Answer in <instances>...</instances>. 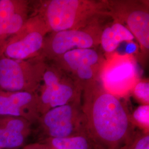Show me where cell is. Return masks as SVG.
<instances>
[{
	"label": "cell",
	"mask_w": 149,
	"mask_h": 149,
	"mask_svg": "<svg viewBox=\"0 0 149 149\" xmlns=\"http://www.w3.org/2000/svg\"><path fill=\"white\" fill-rule=\"evenodd\" d=\"M82 92L81 106L91 137L99 149H119L136 130L127 107L98 81Z\"/></svg>",
	"instance_id": "1"
},
{
	"label": "cell",
	"mask_w": 149,
	"mask_h": 149,
	"mask_svg": "<svg viewBox=\"0 0 149 149\" xmlns=\"http://www.w3.org/2000/svg\"><path fill=\"white\" fill-rule=\"evenodd\" d=\"M37 12L49 33L84 28L97 22L99 17L109 15L106 2L89 0L40 1Z\"/></svg>",
	"instance_id": "2"
},
{
	"label": "cell",
	"mask_w": 149,
	"mask_h": 149,
	"mask_svg": "<svg viewBox=\"0 0 149 149\" xmlns=\"http://www.w3.org/2000/svg\"><path fill=\"white\" fill-rule=\"evenodd\" d=\"M47 61L41 56L27 60L0 58V90L37 92L41 85Z\"/></svg>",
	"instance_id": "3"
},
{
	"label": "cell",
	"mask_w": 149,
	"mask_h": 149,
	"mask_svg": "<svg viewBox=\"0 0 149 149\" xmlns=\"http://www.w3.org/2000/svg\"><path fill=\"white\" fill-rule=\"evenodd\" d=\"M82 92V90L69 75L55 64L47 62L37 92L40 116L54 108L81 101Z\"/></svg>",
	"instance_id": "4"
},
{
	"label": "cell",
	"mask_w": 149,
	"mask_h": 149,
	"mask_svg": "<svg viewBox=\"0 0 149 149\" xmlns=\"http://www.w3.org/2000/svg\"><path fill=\"white\" fill-rule=\"evenodd\" d=\"M39 140L88 134L81 101L52 108L39 118Z\"/></svg>",
	"instance_id": "5"
},
{
	"label": "cell",
	"mask_w": 149,
	"mask_h": 149,
	"mask_svg": "<svg viewBox=\"0 0 149 149\" xmlns=\"http://www.w3.org/2000/svg\"><path fill=\"white\" fill-rule=\"evenodd\" d=\"M102 31L96 22L80 29L50 33L45 37L39 56L52 63L70 50L96 48L100 44Z\"/></svg>",
	"instance_id": "6"
},
{
	"label": "cell",
	"mask_w": 149,
	"mask_h": 149,
	"mask_svg": "<svg viewBox=\"0 0 149 149\" xmlns=\"http://www.w3.org/2000/svg\"><path fill=\"white\" fill-rule=\"evenodd\" d=\"M139 80L138 66L133 57L115 53L104 59L97 81L108 92L120 98L132 91Z\"/></svg>",
	"instance_id": "7"
},
{
	"label": "cell",
	"mask_w": 149,
	"mask_h": 149,
	"mask_svg": "<svg viewBox=\"0 0 149 149\" xmlns=\"http://www.w3.org/2000/svg\"><path fill=\"white\" fill-rule=\"evenodd\" d=\"M104 60L96 48L76 49L50 63L59 67L83 90L86 86L97 81Z\"/></svg>",
	"instance_id": "8"
},
{
	"label": "cell",
	"mask_w": 149,
	"mask_h": 149,
	"mask_svg": "<svg viewBox=\"0 0 149 149\" xmlns=\"http://www.w3.org/2000/svg\"><path fill=\"white\" fill-rule=\"evenodd\" d=\"M48 34L42 18L35 13L9 40L3 55L15 60H27L39 56Z\"/></svg>",
	"instance_id": "9"
},
{
	"label": "cell",
	"mask_w": 149,
	"mask_h": 149,
	"mask_svg": "<svg viewBox=\"0 0 149 149\" xmlns=\"http://www.w3.org/2000/svg\"><path fill=\"white\" fill-rule=\"evenodd\" d=\"M109 16L120 22L136 39L142 51L149 49V12L147 3L138 1L108 2Z\"/></svg>",
	"instance_id": "10"
},
{
	"label": "cell",
	"mask_w": 149,
	"mask_h": 149,
	"mask_svg": "<svg viewBox=\"0 0 149 149\" xmlns=\"http://www.w3.org/2000/svg\"><path fill=\"white\" fill-rule=\"evenodd\" d=\"M30 3L26 0H0V58L9 40L29 18Z\"/></svg>",
	"instance_id": "11"
},
{
	"label": "cell",
	"mask_w": 149,
	"mask_h": 149,
	"mask_svg": "<svg viewBox=\"0 0 149 149\" xmlns=\"http://www.w3.org/2000/svg\"><path fill=\"white\" fill-rule=\"evenodd\" d=\"M0 116L24 118L36 123L40 117L37 92L0 90Z\"/></svg>",
	"instance_id": "12"
},
{
	"label": "cell",
	"mask_w": 149,
	"mask_h": 149,
	"mask_svg": "<svg viewBox=\"0 0 149 149\" xmlns=\"http://www.w3.org/2000/svg\"><path fill=\"white\" fill-rule=\"evenodd\" d=\"M32 125L22 118L0 116V149L23 148L32 133Z\"/></svg>",
	"instance_id": "13"
},
{
	"label": "cell",
	"mask_w": 149,
	"mask_h": 149,
	"mask_svg": "<svg viewBox=\"0 0 149 149\" xmlns=\"http://www.w3.org/2000/svg\"><path fill=\"white\" fill-rule=\"evenodd\" d=\"M135 38L127 27L116 19L102 29L100 45L104 52L113 53L121 43L132 42Z\"/></svg>",
	"instance_id": "14"
},
{
	"label": "cell",
	"mask_w": 149,
	"mask_h": 149,
	"mask_svg": "<svg viewBox=\"0 0 149 149\" xmlns=\"http://www.w3.org/2000/svg\"><path fill=\"white\" fill-rule=\"evenodd\" d=\"M38 142L45 145L49 149H99L88 134H81L60 138H47Z\"/></svg>",
	"instance_id": "15"
},
{
	"label": "cell",
	"mask_w": 149,
	"mask_h": 149,
	"mask_svg": "<svg viewBox=\"0 0 149 149\" xmlns=\"http://www.w3.org/2000/svg\"><path fill=\"white\" fill-rule=\"evenodd\" d=\"M134 127L139 130L149 133V104H141L130 114Z\"/></svg>",
	"instance_id": "16"
},
{
	"label": "cell",
	"mask_w": 149,
	"mask_h": 149,
	"mask_svg": "<svg viewBox=\"0 0 149 149\" xmlns=\"http://www.w3.org/2000/svg\"><path fill=\"white\" fill-rule=\"evenodd\" d=\"M118 149H149V133L135 130L128 141Z\"/></svg>",
	"instance_id": "17"
},
{
	"label": "cell",
	"mask_w": 149,
	"mask_h": 149,
	"mask_svg": "<svg viewBox=\"0 0 149 149\" xmlns=\"http://www.w3.org/2000/svg\"><path fill=\"white\" fill-rule=\"evenodd\" d=\"M134 96L141 104H149V82L147 80H139L134 86Z\"/></svg>",
	"instance_id": "18"
},
{
	"label": "cell",
	"mask_w": 149,
	"mask_h": 149,
	"mask_svg": "<svg viewBox=\"0 0 149 149\" xmlns=\"http://www.w3.org/2000/svg\"><path fill=\"white\" fill-rule=\"evenodd\" d=\"M22 149H49L48 147L41 143L36 142L34 143L24 145Z\"/></svg>",
	"instance_id": "19"
},
{
	"label": "cell",
	"mask_w": 149,
	"mask_h": 149,
	"mask_svg": "<svg viewBox=\"0 0 149 149\" xmlns=\"http://www.w3.org/2000/svg\"></svg>",
	"instance_id": "20"
}]
</instances>
